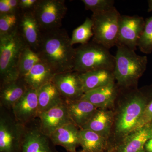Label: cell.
Masks as SVG:
<instances>
[{
    "mask_svg": "<svg viewBox=\"0 0 152 152\" xmlns=\"http://www.w3.org/2000/svg\"><path fill=\"white\" fill-rule=\"evenodd\" d=\"M37 53L55 74L73 71L76 48L65 30H42Z\"/></svg>",
    "mask_w": 152,
    "mask_h": 152,
    "instance_id": "6da1fadb",
    "label": "cell"
},
{
    "mask_svg": "<svg viewBox=\"0 0 152 152\" xmlns=\"http://www.w3.org/2000/svg\"><path fill=\"white\" fill-rule=\"evenodd\" d=\"M129 89L115 118V135L118 140L115 143L137 128L146 107L152 99V85L140 89Z\"/></svg>",
    "mask_w": 152,
    "mask_h": 152,
    "instance_id": "7a4b0ae2",
    "label": "cell"
},
{
    "mask_svg": "<svg viewBox=\"0 0 152 152\" xmlns=\"http://www.w3.org/2000/svg\"><path fill=\"white\" fill-rule=\"evenodd\" d=\"M117 47L113 74L117 86L122 89L135 88L146 69L148 58L126 47Z\"/></svg>",
    "mask_w": 152,
    "mask_h": 152,
    "instance_id": "3957f363",
    "label": "cell"
},
{
    "mask_svg": "<svg viewBox=\"0 0 152 152\" xmlns=\"http://www.w3.org/2000/svg\"><path fill=\"white\" fill-rule=\"evenodd\" d=\"M27 45L19 31L18 26L11 32L0 35L1 85L20 78L19 61Z\"/></svg>",
    "mask_w": 152,
    "mask_h": 152,
    "instance_id": "277c9868",
    "label": "cell"
},
{
    "mask_svg": "<svg viewBox=\"0 0 152 152\" xmlns=\"http://www.w3.org/2000/svg\"><path fill=\"white\" fill-rule=\"evenodd\" d=\"M115 61L109 49L91 41L76 48L73 71L80 74L99 70L113 72Z\"/></svg>",
    "mask_w": 152,
    "mask_h": 152,
    "instance_id": "5b68a950",
    "label": "cell"
},
{
    "mask_svg": "<svg viewBox=\"0 0 152 152\" xmlns=\"http://www.w3.org/2000/svg\"><path fill=\"white\" fill-rule=\"evenodd\" d=\"M121 15L115 7L100 13L93 14V42L109 49L116 46Z\"/></svg>",
    "mask_w": 152,
    "mask_h": 152,
    "instance_id": "8992f818",
    "label": "cell"
},
{
    "mask_svg": "<svg viewBox=\"0 0 152 152\" xmlns=\"http://www.w3.org/2000/svg\"><path fill=\"white\" fill-rule=\"evenodd\" d=\"M26 126L1 107L0 152H21Z\"/></svg>",
    "mask_w": 152,
    "mask_h": 152,
    "instance_id": "52a82bcc",
    "label": "cell"
},
{
    "mask_svg": "<svg viewBox=\"0 0 152 152\" xmlns=\"http://www.w3.org/2000/svg\"><path fill=\"white\" fill-rule=\"evenodd\" d=\"M67 11L64 0H39L32 12L41 29L46 31L61 28Z\"/></svg>",
    "mask_w": 152,
    "mask_h": 152,
    "instance_id": "ba28073f",
    "label": "cell"
},
{
    "mask_svg": "<svg viewBox=\"0 0 152 152\" xmlns=\"http://www.w3.org/2000/svg\"><path fill=\"white\" fill-rule=\"evenodd\" d=\"M145 25V20L138 15H121L116 46L124 47L135 51Z\"/></svg>",
    "mask_w": 152,
    "mask_h": 152,
    "instance_id": "9c48e42d",
    "label": "cell"
},
{
    "mask_svg": "<svg viewBox=\"0 0 152 152\" xmlns=\"http://www.w3.org/2000/svg\"><path fill=\"white\" fill-rule=\"evenodd\" d=\"M152 137V121L136 128L120 141L108 147L107 152H145L144 147Z\"/></svg>",
    "mask_w": 152,
    "mask_h": 152,
    "instance_id": "30bf717a",
    "label": "cell"
},
{
    "mask_svg": "<svg viewBox=\"0 0 152 152\" xmlns=\"http://www.w3.org/2000/svg\"><path fill=\"white\" fill-rule=\"evenodd\" d=\"M52 82L65 100L80 99L84 94L80 74L72 71L56 74Z\"/></svg>",
    "mask_w": 152,
    "mask_h": 152,
    "instance_id": "8fae6325",
    "label": "cell"
},
{
    "mask_svg": "<svg viewBox=\"0 0 152 152\" xmlns=\"http://www.w3.org/2000/svg\"><path fill=\"white\" fill-rule=\"evenodd\" d=\"M11 111L15 119L22 124L26 126L32 123L39 115L37 90L28 88Z\"/></svg>",
    "mask_w": 152,
    "mask_h": 152,
    "instance_id": "7c38bea8",
    "label": "cell"
},
{
    "mask_svg": "<svg viewBox=\"0 0 152 152\" xmlns=\"http://www.w3.org/2000/svg\"><path fill=\"white\" fill-rule=\"evenodd\" d=\"M38 118L41 131L48 137L62 126L73 123L68 114L65 102L39 114Z\"/></svg>",
    "mask_w": 152,
    "mask_h": 152,
    "instance_id": "4fadbf2b",
    "label": "cell"
},
{
    "mask_svg": "<svg viewBox=\"0 0 152 152\" xmlns=\"http://www.w3.org/2000/svg\"><path fill=\"white\" fill-rule=\"evenodd\" d=\"M54 146L49 137L41 131L39 124L26 126L21 152H58Z\"/></svg>",
    "mask_w": 152,
    "mask_h": 152,
    "instance_id": "5bb4252c",
    "label": "cell"
},
{
    "mask_svg": "<svg viewBox=\"0 0 152 152\" xmlns=\"http://www.w3.org/2000/svg\"><path fill=\"white\" fill-rule=\"evenodd\" d=\"M18 28L27 45L37 52L41 40L42 30L32 11L23 12L21 14Z\"/></svg>",
    "mask_w": 152,
    "mask_h": 152,
    "instance_id": "9a60e30c",
    "label": "cell"
},
{
    "mask_svg": "<svg viewBox=\"0 0 152 152\" xmlns=\"http://www.w3.org/2000/svg\"><path fill=\"white\" fill-rule=\"evenodd\" d=\"M80 129L74 123L62 126L49 136L55 146L63 147L67 152H77L80 145Z\"/></svg>",
    "mask_w": 152,
    "mask_h": 152,
    "instance_id": "2e32d148",
    "label": "cell"
},
{
    "mask_svg": "<svg viewBox=\"0 0 152 152\" xmlns=\"http://www.w3.org/2000/svg\"><path fill=\"white\" fill-rule=\"evenodd\" d=\"M119 88L115 83L85 93L82 99L88 101L98 108L107 109L113 104L118 96Z\"/></svg>",
    "mask_w": 152,
    "mask_h": 152,
    "instance_id": "e0dca14e",
    "label": "cell"
},
{
    "mask_svg": "<svg viewBox=\"0 0 152 152\" xmlns=\"http://www.w3.org/2000/svg\"><path fill=\"white\" fill-rule=\"evenodd\" d=\"M71 121L80 129L88 122L98 108L84 100H65Z\"/></svg>",
    "mask_w": 152,
    "mask_h": 152,
    "instance_id": "ac0fdd59",
    "label": "cell"
},
{
    "mask_svg": "<svg viewBox=\"0 0 152 152\" xmlns=\"http://www.w3.org/2000/svg\"><path fill=\"white\" fill-rule=\"evenodd\" d=\"M28 87L22 78L17 80L1 85L0 107L11 111L24 95Z\"/></svg>",
    "mask_w": 152,
    "mask_h": 152,
    "instance_id": "d6986e66",
    "label": "cell"
},
{
    "mask_svg": "<svg viewBox=\"0 0 152 152\" xmlns=\"http://www.w3.org/2000/svg\"><path fill=\"white\" fill-rule=\"evenodd\" d=\"M114 118V114L111 111L99 108L81 129L92 131L107 140L113 124Z\"/></svg>",
    "mask_w": 152,
    "mask_h": 152,
    "instance_id": "ffe728a7",
    "label": "cell"
},
{
    "mask_svg": "<svg viewBox=\"0 0 152 152\" xmlns=\"http://www.w3.org/2000/svg\"><path fill=\"white\" fill-rule=\"evenodd\" d=\"M56 75L48 66L40 62L35 65L22 79L28 88L38 90L44 85L52 82Z\"/></svg>",
    "mask_w": 152,
    "mask_h": 152,
    "instance_id": "44dd1931",
    "label": "cell"
},
{
    "mask_svg": "<svg viewBox=\"0 0 152 152\" xmlns=\"http://www.w3.org/2000/svg\"><path fill=\"white\" fill-rule=\"evenodd\" d=\"M37 91L39 114L65 102L56 87L52 82L44 85L37 90Z\"/></svg>",
    "mask_w": 152,
    "mask_h": 152,
    "instance_id": "7402d4cb",
    "label": "cell"
},
{
    "mask_svg": "<svg viewBox=\"0 0 152 152\" xmlns=\"http://www.w3.org/2000/svg\"><path fill=\"white\" fill-rule=\"evenodd\" d=\"M85 93L115 83L113 72L99 70L80 74Z\"/></svg>",
    "mask_w": 152,
    "mask_h": 152,
    "instance_id": "603a6c76",
    "label": "cell"
},
{
    "mask_svg": "<svg viewBox=\"0 0 152 152\" xmlns=\"http://www.w3.org/2000/svg\"><path fill=\"white\" fill-rule=\"evenodd\" d=\"M80 145L83 152L107 151V140L94 132L86 129H80Z\"/></svg>",
    "mask_w": 152,
    "mask_h": 152,
    "instance_id": "cb8c5ba5",
    "label": "cell"
},
{
    "mask_svg": "<svg viewBox=\"0 0 152 152\" xmlns=\"http://www.w3.org/2000/svg\"><path fill=\"white\" fill-rule=\"evenodd\" d=\"M37 53L27 45L22 52L18 66L20 78L28 73L38 63L42 62Z\"/></svg>",
    "mask_w": 152,
    "mask_h": 152,
    "instance_id": "d4e9b609",
    "label": "cell"
},
{
    "mask_svg": "<svg viewBox=\"0 0 152 152\" xmlns=\"http://www.w3.org/2000/svg\"><path fill=\"white\" fill-rule=\"evenodd\" d=\"M93 23L91 19L87 18L84 22L73 31L71 37V43L85 45L90 42L94 36Z\"/></svg>",
    "mask_w": 152,
    "mask_h": 152,
    "instance_id": "484cf974",
    "label": "cell"
},
{
    "mask_svg": "<svg viewBox=\"0 0 152 152\" xmlns=\"http://www.w3.org/2000/svg\"><path fill=\"white\" fill-rule=\"evenodd\" d=\"M140 51L145 54L152 53V15L145 20V25L138 46Z\"/></svg>",
    "mask_w": 152,
    "mask_h": 152,
    "instance_id": "4316f807",
    "label": "cell"
},
{
    "mask_svg": "<svg viewBox=\"0 0 152 152\" xmlns=\"http://www.w3.org/2000/svg\"><path fill=\"white\" fill-rule=\"evenodd\" d=\"M85 9L93 14L100 13L111 10L115 7L113 0H82Z\"/></svg>",
    "mask_w": 152,
    "mask_h": 152,
    "instance_id": "83f0119b",
    "label": "cell"
},
{
    "mask_svg": "<svg viewBox=\"0 0 152 152\" xmlns=\"http://www.w3.org/2000/svg\"><path fill=\"white\" fill-rule=\"evenodd\" d=\"M19 15L18 12L0 15V35L11 32L18 26Z\"/></svg>",
    "mask_w": 152,
    "mask_h": 152,
    "instance_id": "f1b7e54d",
    "label": "cell"
},
{
    "mask_svg": "<svg viewBox=\"0 0 152 152\" xmlns=\"http://www.w3.org/2000/svg\"><path fill=\"white\" fill-rule=\"evenodd\" d=\"M152 121V99L147 105L138 125L137 128Z\"/></svg>",
    "mask_w": 152,
    "mask_h": 152,
    "instance_id": "f546056e",
    "label": "cell"
},
{
    "mask_svg": "<svg viewBox=\"0 0 152 152\" xmlns=\"http://www.w3.org/2000/svg\"><path fill=\"white\" fill-rule=\"evenodd\" d=\"M38 1V0H20L19 8L23 12L31 11Z\"/></svg>",
    "mask_w": 152,
    "mask_h": 152,
    "instance_id": "4dcf8cb0",
    "label": "cell"
},
{
    "mask_svg": "<svg viewBox=\"0 0 152 152\" xmlns=\"http://www.w3.org/2000/svg\"><path fill=\"white\" fill-rule=\"evenodd\" d=\"M18 12V10L11 7L6 0H0V15Z\"/></svg>",
    "mask_w": 152,
    "mask_h": 152,
    "instance_id": "1f68e13d",
    "label": "cell"
},
{
    "mask_svg": "<svg viewBox=\"0 0 152 152\" xmlns=\"http://www.w3.org/2000/svg\"><path fill=\"white\" fill-rule=\"evenodd\" d=\"M144 150L145 152H152V137L146 142Z\"/></svg>",
    "mask_w": 152,
    "mask_h": 152,
    "instance_id": "d6a6232c",
    "label": "cell"
},
{
    "mask_svg": "<svg viewBox=\"0 0 152 152\" xmlns=\"http://www.w3.org/2000/svg\"><path fill=\"white\" fill-rule=\"evenodd\" d=\"M148 12H152V0H149L148 1Z\"/></svg>",
    "mask_w": 152,
    "mask_h": 152,
    "instance_id": "836d02e7",
    "label": "cell"
},
{
    "mask_svg": "<svg viewBox=\"0 0 152 152\" xmlns=\"http://www.w3.org/2000/svg\"><path fill=\"white\" fill-rule=\"evenodd\" d=\"M82 152V151H81V152ZM107 152V151H105V152Z\"/></svg>",
    "mask_w": 152,
    "mask_h": 152,
    "instance_id": "e575fe53",
    "label": "cell"
}]
</instances>
